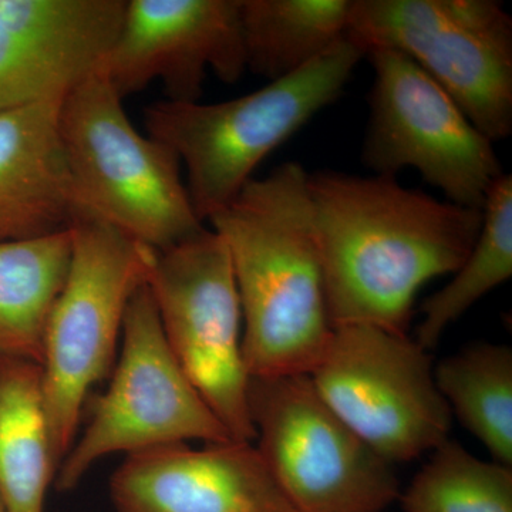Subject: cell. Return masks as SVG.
Returning <instances> with one entry per match:
<instances>
[{"instance_id":"6da1fadb","label":"cell","mask_w":512,"mask_h":512,"mask_svg":"<svg viewBox=\"0 0 512 512\" xmlns=\"http://www.w3.org/2000/svg\"><path fill=\"white\" fill-rule=\"evenodd\" d=\"M308 190L332 328L407 333L417 293L453 275L483 227V210L393 177L319 171L309 174Z\"/></svg>"},{"instance_id":"7a4b0ae2","label":"cell","mask_w":512,"mask_h":512,"mask_svg":"<svg viewBox=\"0 0 512 512\" xmlns=\"http://www.w3.org/2000/svg\"><path fill=\"white\" fill-rule=\"evenodd\" d=\"M308 178L279 165L208 220L231 259L251 377L311 375L332 336Z\"/></svg>"},{"instance_id":"3957f363","label":"cell","mask_w":512,"mask_h":512,"mask_svg":"<svg viewBox=\"0 0 512 512\" xmlns=\"http://www.w3.org/2000/svg\"><path fill=\"white\" fill-rule=\"evenodd\" d=\"M363 57L346 36L299 72L238 99L146 107L148 136L173 148L187 168L185 185L198 217L208 222L234 201L272 151L339 99Z\"/></svg>"},{"instance_id":"277c9868","label":"cell","mask_w":512,"mask_h":512,"mask_svg":"<svg viewBox=\"0 0 512 512\" xmlns=\"http://www.w3.org/2000/svg\"><path fill=\"white\" fill-rule=\"evenodd\" d=\"M59 128L76 215L157 252L207 229L192 207L180 158L133 126L103 70L64 97Z\"/></svg>"},{"instance_id":"5b68a950","label":"cell","mask_w":512,"mask_h":512,"mask_svg":"<svg viewBox=\"0 0 512 512\" xmlns=\"http://www.w3.org/2000/svg\"><path fill=\"white\" fill-rule=\"evenodd\" d=\"M69 231V271L47 318L40 365L57 470L93 387L113 372L128 303L146 284L156 254L89 215H76Z\"/></svg>"},{"instance_id":"8992f818","label":"cell","mask_w":512,"mask_h":512,"mask_svg":"<svg viewBox=\"0 0 512 512\" xmlns=\"http://www.w3.org/2000/svg\"><path fill=\"white\" fill-rule=\"evenodd\" d=\"M348 37L399 50L493 143L512 133V18L495 0H353Z\"/></svg>"},{"instance_id":"52a82bcc","label":"cell","mask_w":512,"mask_h":512,"mask_svg":"<svg viewBox=\"0 0 512 512\" xmlns=\"http://www.w3.org/2000/svg\"><path fill=\"white\" fill-rule=\"evenodd\" d=\"M87 403L86 429L56 473L60 493L76 490L94 464L113 454L232 440L168 348L147 284L128 303L109 387Z\"/></svg>"},{"instance_id":"ba28073f","label":"cell","mask_w":512,"mask_h":512,"mask_svg":"<svg viewBox=\"0 0 512 512\" xmlns=\"http://www.w3.org/2000/svg\"><path fill=\"white\" fill-rule=\"evenodd\" d=\"M259 454L296 512H383L400 497L384 461L323 402L311 377H251Z\"/></svg>"},{"instance_id":"9c48e42d","label":"cell","mask_w":512,"mask_h":512,"mask_svg":"<svg viewBox=\"0 0 512 512\" xmlns=\"http://www.w3.org/2000/svg\"><path fill=\"white\" fill-rule=\"evenodd\" d=\"M375 70L362 163L375 175L406 168L443 192L446 201L483 210L504 174L494 143L446 90L399 50H366Z\"/></svg>"},{"instance_id":"30bf717a","label":"cell","mask_w":512,"mask_h":512,"mask_svg":"<svg viewBox=\"0 0 512 512\" xmlns=\"http://www.w3.org/2000/svg\"><path fill=\"white\" fill-rule=\"evenodd\" d=\"M309 377L323 402L389 464L448 439L453 414L434 382L429 350L407 333L336 326Z\"/></svg>"},{"instance_id":"8fae6325","label":"cell","mask_w":512,"mask_h":512,"mask_svg":"<svg viewBox=\"0 0 512 512\" xmlns=\"http://www.w3.org/2000/svg\"><path fill=\"white\" fill-rule=\"evenodd\" d=\"M165 342L232 440L254 443L242 311L228 249L205 229L154 254L147 282Z\"/></svg>"},{"instance_id":"7c38bea8","label":"cell","mask_w":512,"mask_h":512,"mask_svg":"<svg viewBox=\"0 0 512 512\" xmlns=\"http://www.w3.org/2000/svg\"><path fill=\"white\" fill-rule=\"evenodd\" d=\"M208 70L247 72L241 0H128L103 72L121 99L160 82L168 101L197 103Z\"/></svg>"},{"instance_id":"4fadbf2b","label":"cell","mask_w":512,"mask_h":512,"mask_svg":"<svg viewBox=\"0 0 512 512\" xmlns=\"http://www.w3.org/2000/svg\"><path fill=\"white\" fill-rule=\"evenodd\" d=\"M127 0H0V114L63 100L103 70Z\"/></svg>"},{"instance_id":"5bb4252c","label":"cell","mask_w":512,"mask_h":512,"mask_svg":"<svg viewBox=\"0 0 512 512\" xmlns=\"http://www.w3.org/2000/svg\"><path fill=\"white\" fill-rule=\"evenodd\" d=\"M110 497L116 512H296L258 448L237 440L128 454Z\"/></svg>"},{"instance_id":"9a60e30c","label":"cell","mask_w":512,"mask_h":512,"mask_svg":"<svg viewBox=\"0 0 512 512\" xmlns=\"http://www.w3.org/2000/svg\"><path fill=\"white\" fill-rule=\"evenodd\" d=\"M60 103L0 114V242L50 237L67 231L76 217Z\"/></svg>"},{"instance_id":"2e32d148","label":"cell","mask_w":512,"mask_h":512,"mask_svg":"<svg viewBox=\"0 0 512 512\" xmlns=\"http://www.w3.org/2000/svg\"><path fill=\"white\" fill-rule=\"evenodd\" d=\"M56 473L42 367L0 359V501L5 511L45 512Z\"/></svg>"},{"instance_id":"e0dca14e","label":"cell","mask_w":512,"mask_h":512,"mask_svg":"<svg viewBox=\"0 0 512 512\" xmlns=\"http://www.w3.org/2000/svg\"><path fill=\"white\" fill-rule=\"evenodd\" d=\"M70 256L69 229L0 242V359L42 365L47 318L66 281Z\"/></svg>"},{"instance_id":"ac0fdd59","label":"cell","mask_w":512,"mask_h":512,"mask_svg":"<svg viewBox=\"0 0 512 512\" xmlns=\"http://www.w3.org/2000/svg\"><path fill=\"white\" fill-rule=\"evenodd\" d=\"M353 0H241L247 69L284 79L348 36Z\"/></svg>"},{"instance_id":"d6986e66","label":"cell","mask_w":512,"mask_h":512,"mask_svg":"<svg viewBox=\"0 0 512 512\" xmlns=\"http://www.w3.org/2000/svg\"><path fill=\"white\" fill-rule=\"evenodd\" d=\"M434 382L451 414L493 457L512 467V350L477 343L441 360Z\"/></svg>"},{"instance_id":"ffe728a7","label":"cell","mask_w":512,"mask_h":512,"mask_svg":"<svg viewBox=\"0 0 512 512\" xmlns=\"http://www.w3.org/2000/svg\"><path fill=\"white\" fill-rule=\"evenodd\" d=\"M512 275V177L503 174L491 188L483 208V227L476 244L453 279L421 305L417 343L433 350L454 322L488 292Z\"/></svg>"},{"instance_id":"44dd1931","label":"cell","mask_w":512,"mask_h":512,"mask_svg":"<svg viewBox=\"0 0 512 512\" xmlns=\"http://www.w3.org/2000/svg\"><path fill=\"white\" fill-rule=\"evenodd\" d=\"M404 512H512V467L447 439L400 497Z\"/></svg>"},{"instance_id":"7402d4cb","label":"cell","mask_w":512,"mask_h":512,"mask_svg":"<svg viewBox=\"0 0 512 512\" xmlns=\"http://www.w3.org/2000/svg\"><path fill=\"white\" fill-rule=\"evenodd\" d=\"M0 512H6L5 508H3L2 501H0Z\"/></svg>"}]
</instances>
